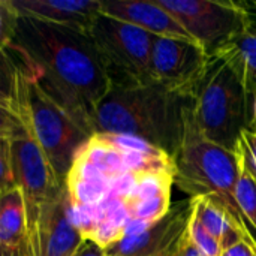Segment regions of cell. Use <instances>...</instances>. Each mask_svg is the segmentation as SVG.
Wrapping results in <instances>:
<instances>
[{
  "mask_svg": "<svg viewBox=\"0 0 256 256\" xmlns=\"http://www.w3.org/2000/svg\"><path fill=\"white\" fill-rule=\"evenodd\" d=\"M10 48L39 86L90 135L98 104L112 88L106 64L87 33L20 16Z\"/></svg>",
  "mask_w": 256,
  "mask_h": 256,
  "instance_id": "1",
  "label": "cell"
},
{
  "mask_svg": "<svg viewBox=\"0 0 256 256\" xmlns=\"http://www.w3.org/2000/svg\"><path fill=\"white\" fill-rule=\"evenodd\" d=\"M189 100L158 84L112 86L94 110L92 130L93 135L138 136L174 159L183 141Z\"/></svg>",
  "mask_w": 256,
  "mask_h": 256,
  "instance_id": "2",
  "label": "cell"
},
{
  "mask_svg": "<svg viewBox=\"0 0 256 256\" xmlns=\"http://www.w3.org/2000/svg\"><path fill=\"white\" fill-rule=\"evenodd\" d=\"M176 160L174 183L190 195L202 196L220 207L231 222L256 249V237L237 202L240 168L234 152H230L204 136L194 116L190 99L184 112V134Z\"/></svg>",
  "mask_w": 256,
  "mask_h": 256,
  "instance_id": "3",
  "label": "cell"
},
{
  "mask_svg": "<svg viewBox=\"0 0 256 256\" xmlns=\"http://www.w3.org/2000/svg\"><path fill=\"white\" fill-rule=\"evenodd\" d=\"M16 114L22 120L27 134L50 160L57 177L64 183L75 156L92 135L39 86L24 63Z\"/></svg>",
  "mask_w": 256,
  "mask_h": 256,
  "instance_id": "4",
  "label": "cell"
},
{
  "mask_svg": "<svg viewBox=\"0 0 256 256\" xmlns=\"http://www.w3.org/2000/svg\"><path fill=\"white\" fill-rule=\"evenodd\" d=\"M192 100L194 116L204 136L234 152L242 132L250 128L254 98L232 66L212 56L208 70Z\"/></svg>",
  "mask_w": 256,
  "mask_h": 256,
  "instance_id": "5",
  "label": "cell"
},
{
  "mask_svg": "<svg viewBox=\"0 0 256 256\" xmlns=\"http://www.w3.org/2000/svg\"><path fill=\"white\" fill-rule=\"evenodd\" d=\"M87 34L102 56L112 86L154 84L153 34L105 14L98 15Z\"/></svg>",
  "mask_w": 256,
  "mask_h": 256,
  "instance_id": "6",
  "label": "cell"
},
{
  "mask_svg": "<svg viewBox=\"0 0 256 256\" xmlns=\"http://www.w3.org/2000/svg\"><path fill=\"white\" fill-rule=\"evenodd\" d=\"M186 33L214 56L250 21L246 3L220 0H156Z\"/></svg>",
  "mask_w": 256,
  "mask_h": 256,
  "instance_id": "7",
  "label": "cell"
},
{
  "mask_svg": "<svg viewBox=\"0 0 256 256\" xmlns=\"http://www.w3.org/2000/svg\"><path fill=\"white\" fill-rule=\"evenodd\" d=\"M210 64V56L196 42L153 38L152 66L154 84L183 98L194 99Z\"/></svg>",
  "mask_w": 256,
  "mask_h": 256,
  "instance_id": "8",
  "label": "cell"
},
{
  "mask_svg": "<svg viewBox=\"0 0 256 256\" xmlns=\"http://www.w3.org/2000/svg\"><path fill=\"white\" fill-rule=\"evenodd\" d=\"M10 160L14 186L22 194L26 210H38L64 192V183L28 134L10 140Z\"/></svg>",
  "mask_w": 256,
  "mask_h": 256,
  "instance_id": "9",
  "label": "cell"
},
{
  "mask_svg": "<svg viewBox=\"0 0 256 256\" xmlns=\"http://www.w3.org/2000/svg\"><path fill=\"white\" fill-rule=\"evenodd\" d=\"M26 213L27 234L38 256H72L81 246L84 238L69 219L66 189L58 200Z\"/></svg>",
  "mask_w": 256,
  "mask_h": 256,
  "instance_id": "10",
  "label": "cell"
},
{
  "mask_svg": "<svg viewBox=\"0 0 256 256\" xmlns=\"http://www.w3.org/2000/svg\"><path fill=\"white\" fill-rule=\"evenodd\" d=\"M190 214L192 201L178 202L146 232L123 237L117 244L106 249V256H148L171 250L184 237Z\"/></svg>",
  "mask_w": 256,
  "mask_h": 256,
  "instance_id": "11",
  "label": "cell"
},
{
  "mask_svg": "<svg viewBox=\"0 0 256 256\" xmlns=\"http://www.w3.org/2000/svg\"><path fill=\"white\" fill-rule=\"evenodd\" d=\"M20 16L87 33L102 14L100 0H10Z\"/></svg>",
  "mask_w": 256,
  "mask_h": 256,
  "instance_id": "12",
  "label": "cell"
},
{
  "mask_svg": "<svg viewBox=\"0 0 256 256\" xmlns=\"http://www.w3.org/2000/svg\"><path fill=\"white\" fill-rule=\"evenodd\" d=\"M102 14L140 27L158 38L183 39L195 42L186 30L158 2L142 0H104Z\"/></svg>",
  "mask_w": 256,
  "mask_h": 256,
  "instance_id": "13",
  "label": "cell"
},
{
  "mask_svg": "<svg viewBox=\"0 0 256 256\" xmlns=\"http://www.w3.org/2000/svg\"><path fill=\"white\" fill-rule=\"evenodd\" d=\"M250 14V12H249ZM216 57L228 62L254 98L256 93V18L250 15L249 24L226 42Z\"/></svg>",
  "mask_w": 256,
  "mask_h": 256,
  "instance_id": "14",
  "label": "cell"
},
{
  "mask_svg": "<svg viewBox=\"0 0 256 256\" xmlns=\"http://www.w3.org/2000/svg\"><path fill=\"white\" fill-rule=\"evenodd\" d=\"M27 231L24 196L12 188L0 196V238L10 255H16Z\"/></svg>",
  "mask_w": 256,
  "mask_h": 256,
  "instance_id": "15",
  "label": "cell"
},
{
  "mask_svg": "<svg viewBox=\"0 0 256 256\" xmlns=\"http://www.w3.org/2000/svg\"><path fill=\"white\" fill-rule=\"evenodd\" d=\"M190 201L194 216L200 220L204 230L220 243L222 250H226L242 242L249 243L244 234L231 222L228 214L220 207L202 196L190 198Z\"/></svg>",
  "mask_w": 256,
  "mask_h": 256,
  "instance_id": "16",
  "label": "cell"
},
{
  "mask_svg": "<svg viewBox=\"0 0 256 256\" xmlns=\"http://www.w3.org/2000/svg\"><path fill=\"white\" fill-rule=\"evenodd\" d=\"M76 156L87 160L104 177H106L111 182L128 174L122 153L96 135L90 136V140L80 148Z\"/></svg>",
  "mask_w": 256,
  "mask_h": 256,
  "instance_id": "17",
  "label": "cell"
},
{
  "mask_svg": "<svg viewBox=\"0 0 256 256\" xmlns=\"http://www.w3.org/2000/svg\"><path fill=\"white\" fill-rule=\"evenodd\" d=\"M22 62L12 50H0V105L16 114ZM18 116V114H16Z\"/></svg>",
  "mask_w": 256,
  "mask_h": 256,
  "instance_id": "18",
  "label": "cell"
},
{
  "mask_svg": "<svg viewBox=\"0 0 256 256\" xmlns=\"http://www.w3.org/2000/svg\"><path fill=\"white\" fill-rule=\"evenodd\" d=\"M129 219H136L148 224H156L168 214L171 210V194L140 200V201H122Z\"/></svg>",
  "mask_w": 256,
  "mask_h": 256,
  "instance_id": "19",
  "label": "cell"
},
{
  "mask_svg": "<svg viewBox=\"0 0 256 256\" xmlns=\"http://www.w3.org/2000/svg\"><path fill=\"white\" fill-rule=\"evenodd\" d=\"M174 177L164 174H144L134 177V184L126 198L122 201H140L164 194H171Z\"/></svg>",
  "mask_w": 256,
  "mask_h": 256,
  "instance_id": "20",
  "label": "cell"
},
{
  "mask_svg": "<svg viewBox=\"0 0 256 256\" xmlns=\"http://www.w3.org/2000/svg\"><path fill=\"white\" fill-rule=\"evenodd\" d=\"M237 202L256 237V182L242 170L237 183Z\"/></svg>",
  "mask_w": 256,
  "mask_h": 256,
  "instance_id": "21",
  "label": "cell"
},
{
  "mask_svg": "<svg viewBox=\"0 0 256 256\" xmlns=\"http://www.w3.org/2000/svg\"><path fill=\"white\" fill-rule=\"evenodd\" d=\"M188 238L202 256H220L224 252L220 243L204 230L200 220L194 216V213L190 214L188 225Z\"/></svg>",
  "mask_w": 256,
  "mask_h": 256,
  "instance_id": "22",
  "label": "cell"
},
{
  "mask_svg": "<svg viewBox=\"0 0 256 256\" xmlns=\"http://www.w3.org/2000/svg\"><path fill=\"white\" fill-rule=\"evenodd\" d=\"M234 154L237 158L238 168L256 182V132L250 129L242 132Z\"/></svg>",
  "mask_w": 256,
  "mask_h": 256,
  "instance_id": "23",
  "label": "cell"
},
{
  "mask_svg": "<svg viewBox=\"0 0 256 256\" xmlns=\"http://www.w3.org/2000/svg\"><path fill=\"white\" fill-rule=\"evenodd\" d=\"M18 12L10 0H0V50H9L16 30Z\"/></svg>",
  "mask_w": 256,
  "mask_h": 256,
  "instance_id": "24",
  "label": "cell"
},
{
  "mask_svg": "<svg viewBox=\"0 0 256 256\" xmlns=\"http://www.w3.org/2000/svg\"><path fill=\"white\" fill-rule=\"evenodd\" d=\"M26 134L27 130L22 120L14 111L0 105V138L14 140Z\"/></svg>",
  "mask_w": 256,
  "mask_h": 256,
  "instance_id": "25",
  "label": "cell"
},
{
  "mask_svg": "<svg viewBox=\"0 0 256 256\" xmlns=\"http://www.w3.org/2000/svg\"><path fill=\"white\" fill-rule=\"evenodd\" d=\"M14 186L12 160H10V140L0 138V196Z\"/></svg>",
  "mask_w": 256,
  "mask_h": 256,
  "instance_id": "26",
  "label": "cell"
},
{
  "mask_svg": "<svg viewBox=\"0 0 256 256\" xmlns=\"http://www.w3.org/2000/svg\"><path fill=\"white\" fill-rule=\"evenodd\" d=\"M74 256H106V252H105V249L98 246L94 242L86 238V240H82L81 246L76 249Z\"/></svg>",
  "mask_w": 256,
  "mask_h": 256,
  "instance_id": "27",
  "label": "cell"
},
{
  "mask_svg": "<svg viewBox=\"0 0 256 256\" xmlns=\"http://www.w3.org/2000/svg\"><path fill=\"white\" fill-rule=\"evenodd\" d=\"M220 256H256V249L249 243L242 242V243L224 250Z\"/></svg>",
  "mask_w": 256,
  "mask_h": 256,
  "instance_id": "28",
  "label": "cell"
},
{
  "mask_svg": "<svg viewBox=\"0 0 256 256\" xmlns=\"http://www.w3.org/2000/svg\"><path fill=\"white\" fill-rule=\"evenodd\" d=\"M176 256H202L195 248H194V246H192V243L189 242V238H188V231H186V234H184V237H183V240H182V244H180V248H178Z\"/></svg>",
  "mask_w": 256,
  "mask_h": 256,
  "instance_id": "29",
  "label": "cell"
},
{
  "mask_svg": "<svg viewBox=\"0 0 256 256\" xmlns=\"http://www.w3.org/2000/svg\"><path fill=\"white\" fill-rule=\"evenodd\" d=\"M250 130L256 132V93L254 96V100H252V120H250Z\"/></svg>",
  "mask_w": 256,
  "mask_h": 256,
  "instance_id": "30",
  "label": "cell"
},
{
  "mask_svg": "<svg viewBox=\"0 0 256 256\" xmlns=\"http://www.w3.org/2000/svg\"><path fill=\"white\" fill-rule=\"evenodd\" d=\"M182 240H183V238H182ZM180 244H182V242H180ZM180 244H178V246H176V248H174V249H171V250L159 252V254H154V255H148V256H176L177 250H178V248H180Z\"/></svg>",
  "mask_w": 256,
  "mask_h": 256,
  "instance_id": "31",
  "label": "cell"
},
{
  "mask_svg": "<svg viewBox=\"0 0 256 256\" xmlns=\"http://www.w3.org/2000/svg\"><path fill=\"white\" fill-rule=\"evenodd\" d=\"M248 6V10L250 12V15H254L256 18V2H252V3H246Z\"/></svg>",
  "mask_w": 256,
  "mask_h": 256,
  "instance_id": "32",
  "label": "cell"
},
{
  "mask_svg": "<svg viewBox=\"0 0 256 256\" xmlns=\"http://www.w3.org/2000/svg\"><path fill=\"white\" fill-rule=\"evenodd\" d=\"M18 255V254H16ZM16 255H10L6 249H4V246H3V243H2V238H0V256H16Z\"/></svg>",
  "mask_w": 256,
  "mask_h": 256,
  "instance_id": "33",
  "label": "cell"
},
{
  "mask_svg": "<svg viewBox=\"0 0 256 256\" xmlns=\"http://www.w3.org/2000/svg\"><path fill=\"white\" fill-rule=\"evenodd\" d=\"M16 256H20V250H18V255H16Z\"/></svg>",
  "mask_w": 256,
  "mask_h": 256,
  "instance_id": "34",
  "label": "cell"
}]
</instances>
